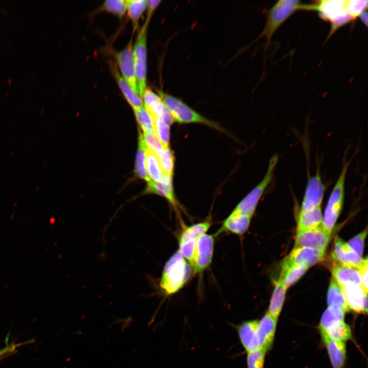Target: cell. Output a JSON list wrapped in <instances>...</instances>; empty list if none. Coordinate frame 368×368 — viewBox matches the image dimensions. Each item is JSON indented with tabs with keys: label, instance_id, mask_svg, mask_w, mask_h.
I'll return each mask as SVG.
<instances>
[{
	"label": "cell",
	"instance_id": "6da1fadb",
	"mask_svg": "<svg viewBox=\"0 0 368 368\" xmlns=\"http://www.w3.org/2000/svg\"><path fill=\"white\" fill-rule=\"evenodd\" d=\"M192 274L191 265L178 250L164 266L159 282V288L165 295H173L183 288Z\"/></svg>",
	"mask_w": 368,
	"mask_h": 368
},
{
	"label": "cell",
	"instance_id": "7a4b0ae2",
	"mask_svg": "<svg viewBox=\"0 0 368 368\" xmlns=\"http://www.w3.org/2000/svg\"><path fill=\"white\" fill-rule=\"evenodd\" d=\"M310 6L311 4H303L297 0L277 1L267 11L263 30L252 43L265 37L266 39L265 50L266 51L273 35L280 27L295 12L300 10L310 11Z\"/></svg>",
	"mask_w": 368,
	"mask_h": 368
},
{
	"label": "cell",
	"instance_id": "3957f363",
	"mask_svg": "<svg viewBox=\"0 0 368 368\" xmlns=\"http://www.w3.org/2000/svg\"><path fill=\"white\" fill-rule=\"evenodd\" d=\"M311 11L318 12L323 20L330 23L328 39L339 28L355 20L349 12L348 0L316 1L311 4Z\"/></svg>",
	"mask_w": 368,
	"mask_h": 368
},
{
	"label": "cell",
	"instance_id": "277c9868",
	"mask_svg": "<svg viewBox=\"0 0 368 368\" xmlns=\"http://www.w3.org/2000/svg\"><path fill=\"white\" fill-rule=\"evenodd\" d=\"M157 91L175 122L179 123H200L219 131H223L217 123L201 115L180 99L160 89H158Z\"/></svg>",
	"mask_w": 368,
	"mask_h": 368
},
{
	"label": "cell",
	"instance_id": "5b68a950",
	"mask_svg": "<svg viewBox=\"0 0 368 368\" xmlns=\"http://www.w3.org/2000/svg\"><path fill=\"white\" fill-rule=\"evenodd\" d=\"M350 161H344L340 175L329 198L321 225L328 232H331L342 210L344 197L346 178Z\"/></svg>",
	"mask_w": 368,
	"mask_h": 368
},
{
	"label": "cell",
	"instance_id": "8992f818",
	"mask_svg": "<svg viewBox=\"0 0 368 368\" xmlns=\"http://www.w3.org/2000/svg\"><path fill=\"white\" fill-rule=\"evenodd\" d=\"M148 24L145 22L137 33L133 46L135 76L141 97L147 88V35Z\"/></svg>",
	"mask_w": 368,
	"mask_h": 368
},
{
	"label": "cell",
	"instance_id": "52a82bcc",
	"mask_svg": "<svg viewBox=\"0 0 368 368\" xmlns=\"http://www.w3.org/2000/svg\"><path fill=\"white\" fill-rule=\"evenodd\" d=\"M278 161V156L273 155L269 159L266 173L256 186L236 206L234 211L252 217L258 203L271 182Z\"/></svg>",
	"mask_w": 368,
	"mask_h": 368
},
{
	"label": "cell",
	"instance_id": "ba28073f",
	"mask_svg": "<svg viewBox=\"0 0 368 368\" xmlns=\"http://www.w3.org/2000/svg\"><path fill=\"white\" fill-rule=\"evenodd\" d=\"M214 236L205 234L197 240L193 274H201L210 265L213 257Z\"/></svg>",
	"mask_w": 368,
	"mask_h": 368
},
{
	"label": "cell",
	"instance_id": "9c48e42d",
	"mask_svg": "<svg viewBox=\"0 0 368 368\" xmlns=\"http://www.w3.org/2000/svg\"><path fill=\"white\" fill-rule=\"evenodd\" d=\"M331 233L321 225L312 229L298 231L295 248L310 247L325 251L330 240Z\"/></svg>",
	"mask_w": 368,
	"mask_h": 368
},
{
	"label": "cell",
	"instance_id": "30bf717a",
	"mask_svg": "<svg viewBox=\"0 0 368 368\" xmlns=\"http://www.w3.org/2000/svg\"><path fill=\"white\" fill-rule=\"evenodd\" d=\"M114 57L121 76L133 91L139 95L133 60L132 39L123 50L116 52Z\"/></svg>",
	"mask_w": 368,
	"mask_h": 368
},
{
	"label": "cell",
	"instance_id": "8fae6325",
	"mask_svg": "<svg viewBox=\"0 0 368 368\" xmlns=\"http://www.w3.org/2000/svg\"><path fill=\"white\" fill-rule=\"evenodd\" d=\"M325 186L319 171L308 179L301 211H306L320 206L325 193Z\"/></svg>",
	"mask_w": 368,
	"mask_h": 368
},
{
	"label": "cell",
	"instance_id": "7c38bea8",
	"mask_svg": "<svg viewBox=\"0 0 368 368\" xmlns=\"http://www.w3.org/2000/svg\"><path fill=\"white\" fill-rule=\"evenodd\" d=\"M325 251L310 247H296L290 253L283 265L298 264L309 268L324 259Z\"/></svg>",
	"mask_w": 368,
	"mask_h": 368
},
{
	"label": "cell",
	"instance_id": "4fadbf2b",
	"mask_svg": "<svg viewBox=\"0 0 368 368\" xmlns=\"http://www.w3.org/2000/svg\"><path fill=\"white\" fill-rule=\"evenodd\" d=\"M332 258L336 264L357 268L363 259L350 247L348 243L338 237L334 242Z\"/></svg>",
	"mask_w": 368,
	"mask_h": 368
},
{
	"label": "cell",
	"instance_id": "5bb4252c",
	"mask_svg": "<svg viewBox=\"0 0 368 368\" xmlns=\"http://www.w3.org/2000/svg\"><path fill=\"white\" fill-rule=\"evenodd\" d=\"M278 318L268 312L258 320L257 335L260 349L267 352L271 347L277 328Z\"/></svg>",
	"mask_w": 368,
	"mask_h": 368
},
{
	"label": "cell",
	"instance_id": "9a60e30c",
	"mask_svg": "<svg viewBox=\"0 0 368 368\" xmlns=\"http://www.w3.org/2000/svg\"><path fill=\"white\" fill-rule=\"evenodd\" d=\"M341 288L349 309L357 313L366 314L367 294L364 292L361 285H350Z\"/></svg>",
	"mask_w": 368,
	"mask_h": 368
},
{
	"label": "cell",
	"instance_id": "2e32d148",
	"mask_svg": "<svg viewBox=\"0 0 368 368\" xmlns=\"http://www.w3.org/2000/svg\"><path fill=\"white\" fill-rule=\"evenodd\" d=\"M146 193L155 194L165 197L174 209L178 211L179 204L175 196L172 185V176L163 174L159 182H147Z\"/></svg>",
	"mask_w": 368,
	"mask_h": 368
},
{
	"label": "cell",
	"instance_id": "e0dca14e",
	"mask_svg": "<svg viewBox=\"0 0 368 368\" xmlns=\"http://www.w3.org/2000/svg\"><path fill=\"white\" fill-rule=\"evenodd\" d=\"M258 320L244 321L237 326L240 342L247 353L260 349L257 335Z\"/></svg>",
	"mask_w": 368,
	"mask_h": 368
},
{
	"label": "cell",
	"instance_id": "ac0fdd59",
	"mask_svg": "<svg viewBox=\"0 0 368 368\" xmlns=\"http://www.w3.org/2000/svg\"><path fill=\"white\" fill-rule=\"evenodd\" d=\"M325 346L333 368H343L346 359V346L343 341L329 337L320 333Z\"/></svg>",
	"mask_w": 368,
	"mask_h": 368
},
{
	"label": "cell",
	"instance_id": "d6986e66",
	"mask_svg": "<svg viewBox=\"0 0 368 368\" xmlns=\"http://www.w3.org/2000/svg\"><path fill=\"white\" fill-rule=\"evenodd\" d=\"M251 218V216L233 211L224 220L222 226L216 234L223 232H228L238 236H242L248 229Z\"/></svg>",
	"mask_w": 368,
	"mask_h": 368
},
{
	"label": "cell",
	"instance_id": "ffe728a7",
	"mask_svg": "<svg viewBox=\"0 0 368 368\" xmlns=\"http://www.w3.org/2000/svg\"><path fill=\"white\" fill-rule=\"evenodd\" d=\"M331 272L334 280L341 287L350 285H361V280L358 269L349 266L335 264Z\"/></svg>",
	"mask_w": 368,
	"mask_h": 368
},
{
	"label": "cell",
	"instance_id": "44dd1931",
	"mask_svg": "<svg viewBox=\"0 0 368 368\" xmlns=\"http://www.w3.org/2000/svg\"><path fill=\"white\" fill-rule=\"evenodd\" d=\"M109 65L116 82L128 103L133 110L142 107L143 102L142 98L133 91L123 78L116 65L110 62Z\"/></svg>",
	"mask_w": 368,
	"mask_h": 368
},
{
	"label": "cell",
	"instance_id": "7402d4cb",
	"mask_svg": "<svg viewBox=\"0 0 368 368\" xmlns=\"http://www.w3.org/2000/svg\"><path fill=\"white\" fill-rule=\"evenodd\" d=\"M321 206L306 211H300L297 218V232L312 229L321 224Z\"/></svg>",
	"mask_w": 368,
	"mask_h": 368
},
{
	"label": "cell",
	"instance_id": "603a6c76",
	"mask_svg": "<svg viewBox=\"0 0 368 368\" xmlns=\"http://www.w3.org/2000/svg\"><path fill=\"white\" fill-rule=\"evenodd\" d=\"M327 303L328 307L339 309L345 313L350 310L342 288L333 278L328 288Z\"/></svg>",
	"mask_w": 368,
	"mask_h": 368
},
{
	"label": "cell",
	"instance_id": "cb8c5ba5",
	"mask_svg": "<svg viewBox=\"0 0 368 368\" xmlns=\"http://www.w3.org/2000/svg\"><path fill=\"white\" fill-rule=\"evenodd\" d=\"M307 269L306 267L298 264L283 265L280 279L287 289L296 282Z\"/></svg>",
	"mask_w": 368,
	"mask_h": 368
},
{
	"label": "cell",
	"instance_id": "d4e9b609",
	"mask_svg": "<svg viewBox=\"0 0 368 368\" xmlns=\"http://www.w3.org/2000/svg\"><path fill=\"white\" fill-rule=\"evenodd\" d=\"M211 224V220L209 218L202 222L189 226L186 225L183 222L181 221L182 229L178 239H192L197 240L201 236L206 234Z\"/></svg>",
	"mask_w": 368,
	"mask_h": 368
},
{
	"label": "cell",
	"instance_id": "484cf974",
	"mask_svg": "<svg viewBox=\"0 0 368 368\" xmlns=\"http://www.w3.org/2000/svg\"><path fill=\"white\" fill-rule=\"evenodd\" d=\"M286 289L283 281L279 279L273 291L268 312L274 317L278 318L282 311L285 299Z\"/></svg>",
	"mask_w": 368,
	"mask_h": 368
},
{
	"label": "cell",
	"instance_id": "4316f807",
	"mask_svg": "<svg viewBox=\"0 0 368 368\" xmlns=\"http://www.w3.org/2000/svg\"><path fill=\"white\" fill-rule=\"evenodd\" d=\"M126 1V11L131 20L133 32L138 27L139 21L146 9L145 0H127Z\"/></svg>",
	"mask_w": 368,
	"mask_h": 368
},
{
	"label": "cell",
	"instance_id": "83f0119b",
	"mask_svg": "<svg viewBox=\"0 0 368 368\" xmlns=\"http://www.w3.org/2000/svg\"><path fill=\"white\" fill-rule=\"evenodd\" d=\"M345 312L335 308L328 307L320 318L319 331H325L332 325L344 320Z\"/></svg>",
	"mask_w": 368,
	"mask_h": 368
},
{
	"label": "cell",
	"instance_id": "f1b7e54d",
	"mask_svg": "<svg viewBox=\"0 0 368 368\" xmlns=\"http://www.w3.org/2000/svg\"><path fill=\"white\" fill-rule=\"evenodd\" d=\"M146 168L150 180L159 182L162 175V170L158 157L148 148L146 151Z\"/></svg>",
	"mask_w": 368,
	"mask_h": 368
},
{
	"label": "cell",
	"instance_id": "f546056e",
	"mask_svg": "<svg viewBox=\"0 0 368 368\" xmlns=\"http://www.w3.org/2000/svg\"><path fill=\"white\" fill-rule=\"evenodd\" d=\"M147 149V147L140 133L139 148L135 160V173L136 176L139 178L144 179L148 182L150 180L147 173L145 164L146 151Z\"/></svg>",
	"mask_w": 368,
	"mask_h": 368
},
{
	"label": "cell",
	"instance_id": "4dcf8cb0",
	"mask_svg": "<svg viewBox=\"0 0 368 368\" xmlns=\"http://www.w3.org/2000/svg\"><path fill=\"white\" fill-rule=\"evenodd\" d=\"M329 337L341 341H344L351 338L352 331L350 327L344 320L338 322L325 331H320Z\"/></svg>",
	"mask_w": 368,
	"mask_h": 368
},
{
	"label": "cell",
	"instance_id": "1f68e13d",
	"mask_svg": "<svg viewBox=\"0 0 368 368\" xmlns=\"http://www.w3.org/2000/svg\"><path fill=\"white\" fill-rule=\"evenodd\" d=\"M96 13L106 12L122 18L126 12V1L124 0H106L96 10Z\"/></svg>",
	"mask_w": 368,
	"mask_h": 368
},
{
	"label": "cell",
	"instance_id": "d6a6232c",
	"mask_svg": "<svg viewBox=\"0 0 368 368\" xmlns=\"http://www.w3.org/2000/svg\"><path fill=\"white\" fill-rule=\"evenodd\" d=\"M134 111L138 124L144 133L155 132L154 120L150 113L143 107Z\"/></svg>",
	"mask_w": 368,
	"mask_h": 368
},
{
	"label": "cell",
	"instance_id": "836d02e7",
	"mask_svg": "<svg viewBox=\"0 0 368 368\" xmlns=\"http://www.w3.org/2000/svg\"><path fill=\"white\" fill-rule=\"evenodd\" d=\"M197 240L178 239L179 251L192 266L196 250Z\"/></svg>",
	"mask_w": 368,
	"mask_h": 368
},
{
	"label": "cell",
	"instance_id": "e575fe53",
	"mask_svg": "<svg viewBox=\"0 0 368 368\" xmlns=\"http://www.w3.org/2000/svg\"><path fill=\"white\" fill-rule=\"evenodd\" d=\"M147 148L152 151L157 157L163 154L165 148L155 132L141 134Z\"/></svg>",
	"mask_w": 368,
	"mask_h": 368
},
{
	"label": "cell",
	"instance_id": "d590c367",
	"mask_svg": "<svg viewBox=\"0 0 368 368\" xmlns=\"http://www.w3.org/2000/svg\"><path fill=\"white\" fill-rule=\"evenodd\" d=\"M154 132L165 148H170V126L160 119L153 118Z\"/></svg>",
	"mask_w": 368,
	"mask_h": 368
},
{
	"label": "cell",
	"instance_id": "8d00e7d4",
	"mask_svg": "<svg viewBox=\"0 0 368 368\" xmlns=\"http://www.w3.org/2000/svg\"><path fill=\"white\" fill-rule=\"evenodd\" d=\"M158 159L163 173L172 176L175 158L170 148H165L163 154Z\"/></svg>",
	"mask_w": 368,
	"mask_h": 368
},
{
	"label": "cell",
	"instance_id": "74e56055",
	"mask_svg": "<svg viewBox=\"0 0 368 368\" xmlns=\"http://www.w3.org/2000/svg\"><path fill=\"white\" fill-rule=\"evenodd\" d=\"M266 353V351L262 349L247 353V368H264Z\"/></svg>",
	"mask_w": 368,
	"mask_h": 368
},
{
	"label": "cell",
	"instance_id": "f35d334b",
	"mask_svg": "<svg viewBox=\"0 0 368 368\" xmlns=\"http://www.w3.org/2000/svg\"><path fill=\"white\" fill-rule=\"evenodd\" d=\"M367 235L366 228L362 232L350 239L348 243L350 247L360 257L362 258L364 240Z\"/></svg>",
	"mask_w": 368,
	"mask_h": 368
},
{
	"label": "cell",
	"instance_id": "ab89813d",
	"mask_svg": "<svg viewBox=\"0 0 368 368\" xmlns=\"http://www.w3.org/2000/svg\"><path fill=\"white\" fill-rule=\"evenodd\" d=\"M367 3L366 0H348L349 12L355 20L362 12L367 10Z\"/></svg>",
	"mask_w": 368,
	"mask_h": 368
},
{
	"label": "cell",
	"instance_id": "60d3db41",
	"mask_svg": "<svg viewBox=\"0 0 368 368\" xmlns=\"http://www.w3.org/2000/svg\"><path fill=\"white\" fill-rule=\"evenodd\" d=\"M141 98L143 106L147 110H149L153 106L162 101L158 94H155L152 90L147 87L143 92Z\"/></svg>",
	"mask_w": 368,
	"mask_h": 368
},
{
	"label": "cell",
	"instance_id": "b9f144b4",
	"mask_svg": "<svg viewBox=\"0 0 368 368\" xmlns=\"http://www.w3.org/2000/svg\"><path fill=\"white\" fill-rule=\"evenodd\" d=\"M32 342L33 340H30L23 341L21 342H12L7 344L5 347L0 349V359H2L6 356H8L14 353L16 351L17 349H18L20 347L28 344L29 343H32Z\"/></svg>",
	"mask_w": 368,
	"mask_h": 368
},
{
	"label": "cell",
	"instance_id": "7bdbcfd3",
	"mask_svg": "<svg viewBox=\"0 0 368 368\" xmlns=\"http://www.w3.org/2000/svg\"><path fill=\"white\" fill-rule=\"evenodd\" d=\"M367 259L366 258L364 259H362L360 264L357 267L359 270L361 280V287L364 292L367 294Z\"/></svg>",
	"mask_w": 368,
	"mask_h": 368
},
{
	"label": "cell",
	"instance_id": "ee69618b",
	"mask_svg": "<svg viewBox=\"0 0 368 368\" xmlns=\"http://www.w3.org/2000/svg\"><path fill=\"white\" fill-rule=\"evenodd\" d=\"M161 1L148 0L146 1L147 17L145 22L149 24L150 19L155 9L159 6Z\"/></svg>",
	"mask_w": 368,
	"mask_h": 368
},
{
	"label": "cell",
	"instance_id": "f6af8a7d",
	"mask_svg": "<svg viewBox=\"0 0 368 368\" xmlns=\"http://www.w3.org/2000/svg\"><path fill=\"white\" fill-rule=\"evenodd\" d=\"M359 18L364 25L367 27V10H364L359 15Z\"/></svg>",
	"mask_w": 368,
	"mask_h": 368
}]
</instances>
